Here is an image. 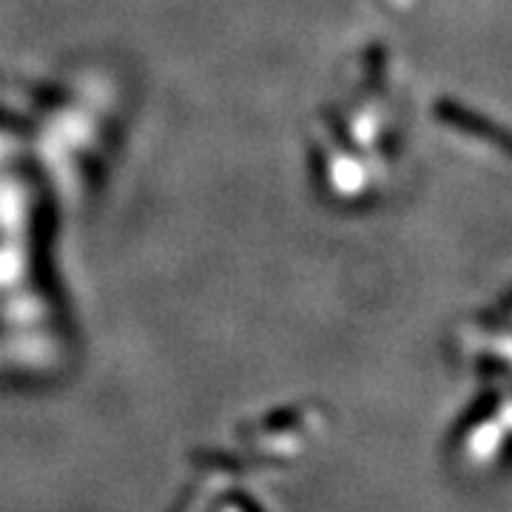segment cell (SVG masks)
Segmentation results:
<instances>
[{"label": "cell", "instance_id": "obj_1", "mask_svg": "<svg viewBox=\"0 0 512 512\" xmlns=\"http://www.w3.org/2000/svg\"><path fill=\"white\" fill-rule=\"evenodd\" d=\"M433 114H436V120L444 123V126L456 128L461 134H467V137H473V140H481V143H487V146L498 148V151H504L507 157H512V131L493 123L490 117L467 109V106H461L456 100H439Z\"/></svg>", "mask_w": 512, "mask_h": 512}]
</instances>
